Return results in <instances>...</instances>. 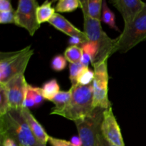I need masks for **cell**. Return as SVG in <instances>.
Here are the masks:
<instances>
[{"instance_id": "2", "label": "cell", "mask_w": 146, "mask_h": 146, "mask_svg": "<svg viewBox=\"0 0 146 146\" xmlns=\"http://www.w3.org/2000/svg\"><path fill=\"white\" fill-rule=\"evenodd\" d=\"M71 97L66 106L61 111L51 113V115H58L74 121L89 115L94 109V90L92 84L81 86L76 84L70 88Z\"/></svg>"}, {"instance_id": "5", "label": "cell", "mask_w": 146, "mask_h": 146, "mask_svg": "<svg viewBox=\"0 0 146 146\" xmlns=\"http://www.w3.org/2000/svg\"><path fill=\"white\" fill-rule=\"evenodd\" d=\"M146 39V3L131 24L124 26L123 31L115 38L114 53H126Z\"/></svg>"}, {"instance_id": "17", "label": "cell", "mask_w": 146, "mask_h": 146, "mask_svg": "<svg viewBox=\"0 0 146 146\" xmlns=\"http://www.w3.org/2000/svg\"><path fill=\"white\" fill-rule=\"evenodd\" d=\"M41 91L44 99L51 101L54 97L59 93L60 87L56 80L54 78L46 82L43 85Z\"/></svg>"}, {"instance_id": "24", "label": "cell", "mask_w": 146, "mask_h": 146, "mask_svg": "<svg viewBox=\"0 0 146 146\" xmlns=\"http://www.w3.org/2000/svg\"><path fill=\"white\" fill-rule=\"evenodd\" d=\"M81 48L83 50L84 54H87L91 59V64H94L97 56L98 55V48L94 43L91 41H87L85 44L81 46Z\"/></svg>"}, {"instance_id": "9", "label": "cell", "mask_w": 146, "mask_h": 146, "mask_svg": "<svg viewBox=\"0 0 146 146\" xmlns=\"http://www.w3.org/2000/svg\"><path fill=\"white\" fill-rule=\"evenodd\" d=\"M4 85L7 88L10 109L22 108L28 86L24 76H17Z\"/></svg>"}, {"instance_id": "15", "label": "cell", "mask_w": 146, "mask_h": 146, "mask_svg": "<svg viewBox=\"0 0 146 146\" xmlns=\"http://www.w3.org/2000/svg\"><path fill=\"white\" fill-rule=\"evenodd\" d=\"M41 88L34 87L28 84L26 94L24 107L29 109L30 108H36L41 105L44 101Z\"/></svg>"}, {"instance_id": "8", "label": "cell", "mask_w": 146, "mask_h": 146, "mask_svg": "<svg viewBox=\"0 0 146 146\" xmlns=\"http://www.w3.org/2000/svg\"><path fill=\"white\" fill-rule=\"evenodd\" d=\"M38 7L35 0H19L15 11V24L25 29L31 36L41 27L37 19Z\"/></svg>"}, {"instance_id": "20", "label": "cell", "mask_w": 146, "mask_h": 146, "mask_svg": "<svg viewBox=\"0 0 146 146\" xmlns=\"http://www.w3.org/2000/svg\"><path fill=\"white\" fill-rule=\"evenodd\" d=\"M83 50L78 46H70L64 52V57L70 64H78L81 61Z\"/></svg>"}, {"instance_id": "31", "label": "cell", "mask_w": 146, "mask_h": 146, "mask_svg": "<svg viewBox=\"0 0 146 146\" xmlns=\"http://www.w3.org/2000/svg\"><path fill=\"white\" fill-rule=\"evenodd\" d=\"M97 143H98V146H115L108 142V141H106L101 133L98 135Z\"/></svg>"}, {"instance_id": "21", "label": "cell", "mask_w": 146, "mask_h": 146, "mask_svg": "<svg viewBox=\"0 0 146 146\" xmlns=\"http://www.w3.org/2000/svg\"><path fill=\"white\" fill-rule=\"evenodd\" d=\"M80 7L81 3L78 0H59L55 7L57 12L66 13L72 12Z\"/></svg>"}, {"instance_id": "22", "label": "cell", "mask_w": 146, "mask_h": 146, "mask_svg": "<svg viewBox=\"0 0 146 146\" xmlns=\"http://www.w3.org/2000/svg\"><path fill=\"white\" fill-rule=\"evenodd\" d=\"M10 110L9 101L6 86L0 84V117L5 115Z\"/></svg>"}, {"instance_id": "11", "label": "cell", "mask_w": 146, "mask_h": 146, "mask_svg": "<svg viewBox=\"0 0 146 146\" xmlns=\"http://www.w3.org/2000/svg\"><path fill=\"white\" fill-rule=\"evenodd\" d=\"M111 3L121 14L125 26L134 21L145 4L141 0H113Z\"/></svg>"}, {"instance_id": "1", "label": "cell", "mask_w": 146, "mask_h": 146, "mask_svg": "<svg viewBox=\"0 0 146 146\" xmlns=\"http://www.w3.org/2000/svg\"><path fill=\"white\" fill-rule=\"evenodd\" d=\"M0 135L11 137L19 146H46L36 138L20 109H10L0 117Z\"/></svg>"}, {"instance_id": "16", "label": "cell", "mask_w": 146, "mask_h": 146, "mask_svg": "<svg viewBox=\"0 0 146 146\" xmlns=\"http://www.w3.org/2000/svg\"><path fill=\"white\" fill-rule=\"evenodd\" d=\"M53 1H46L37 9V19L40 24L48 22L56 14L55 8L51 7Z\"/></svg>"}, {"instance_id": "10", "label": "cell", "mask_w": 146, "mask_h": 146, "mask_svg": "<svg viewBox=\"0 0 146 146\" xmlns=\"http://www.w3.org/2000/svg\"><path fill=\"white\" fill-rule=\"evenodd\" d=\"M101 131L104 138L111 144L115 146H125L121 128L117 123L112 108H108L104 111Z\"/></svg>"}, {"instance_id": "3", "label": "cell", "mask_w": 146, "mask_h": 146, "mask_svg": "<svg viewBox=\"0 0 146 146\" xmlns=\"http://www.w3.org/2000/svg\"><path fill=\"white\" fill-rule=\"evenodd\" d=\"M34 52L31 46H27L17 51L1 52L0 84H6L14 77L24 75Z\"/></svg>"}, {"instance_id": "26", "label": "cell", "mask_w": 146, "mask_h": 146, "mask_svg": "<svg viewBox=\"0 0 146 146\" xmlns=\"http://www.w3.org/2000/svg\"><path fill=\"white\" fill-rule=\"evenodd\" d=\"M67 60L62 55L55 56L53 58L51 63V66L52 69L55 71H61L66 67Z\"/></svg>"}, {"instance_id": "23", "label": "cell", "mask_w": 146, "mask_h": 146, "mask_svg": "<svg viewBox=\"0 0 146 146\" xmlns=\"http://www.w3.org/2000/svg\"><path fill=\"white\" fill-rule=\"evenodd\" d=\"M94 79V71H91L88 66L84 67L78 76L77 84L81 86L91 85Z\"/></svg>"}, {"instance_id": "29", "label": "cell", "mask_w": 146, "mask_h": 146, "mask_svg": "<svg viewBox=\"0 0 146 146\" xmlns=\"http://www.w3.org/2000/svg\"><path fill=\"white\" fill-rule=\"evenodd\" d=\"M48 142L51 146H74L69 141H65V140L58 139V138H54L50 136Z\"/></svg>"}, {"instance_id": "18", "label": "cell", "mask_w": 146, "mask_h": 146, "mask_svg": "<svg viewBox=\"0 0 146 146\" xmlns=\"http://www.w3.org/2000/svg\"><path fill=\"white\" fill-rule=\"evenodd\" d=\"M71 97V91H59L58 94L54 97V99L51 101V102L54 103V106L53 110L51 113L57 112V111H61L64 109L67 104L69 102L70 99Z\"/></svg>"}, {"instance_id": "25", "label": "cell", "mask_w": 146, "mask_h": 146, "mask_svg": "<svg viewBox=\"0 0 146 146\" xmlns=\"http://www.w3.org/2000/svg\"><path fill=\"white\" fill-rule=\"evenodd\" d=\"M84 66L81 63H78V64H70V75L69 78L71 81L72 86L76 85L77 80H78V76L80 75L82 70L84 69Z\"/></svg>"}, {"instance_id": "14", "label": "cell", "mask_w": 146, "mask_h": 146, "mask_svg": "<svg viewBox=\"0 0 146 146\" xmlns=\"http://www.w3.org/2000/svg\"><path fill=\"white\" fill-rule=\"evenodd\" d=\"M80 3L83 14H86L94 19L101 21L103 6L102 0H86L80 1Z\"/></svg>"}, {"instance_id": "7", "label": "cell", "mask_w": 146, "mask_h": 146, "mask_svg": "<svg viewBox=\"0 0 146 146\" xmlns=\"http://www.w3.org/2000/svg\"><path fill=\"white\" fill-rule=\"evenodd\" d=\"M94 79L92 83L94 90V108L108 109L111 108V103L108 99V61L94 66Z\"/></svg>"}, {"instance_id": "28", "label": "cell", "mask_w": 146, "mask_h": 146, "mask_svg": "<svg viewBox=\"0 0 146 146\" xmlns=\"http://www.w3.org/2000/svg\"><path fill=\"white\" fill-rule=\"evenodd\" d=\"M1 146H19L17 141L6 135H0Z\"/></svg>"}, {"instance_id": "19", "label": "cell", "mask_w": 146, "mask_h": 146, "mask_svg": "<svg viewBox=\"0 0 146 146\" xmlns=\"http://www.w3.org/2000/svg\"><path fill=\"white\" fill-rule=\"evenodd\" d=\"M103 22L108 25L110 28L115 31H119L118 27L115 23V17L114 13L111 11V9L108 7L106 1H103L102 14H101V20Z\"/></svg>"}, {"instance_id": "32", "label": "cell", "mask_w": 146, "mask_h": 146, "mask_svg": "<svg viewBox=\"0 0 146 146\" xmlns=\"http://www.w3.org/2000/svg\"><path fill=\"white\" fill-rule=\"evenodd\" d=\"M70 142L73 144L74 146H82V141H81V138L79 136H74L71 138Z\"/></svg>"}, {"instance_id": "27", "label": "cell", "mask_w": 146, "mask_h": 146, "mask_svg": "<svg viewBox=\"0 0 146 146\" xmlns=\"http://www.w3.org/2000/svg\"><path fill=\"white\" fill-rule=\"evenodd\" d=\"M0 23L2 24H15V11L12 10L7 12H0Z\"/></svg>"}, {"instance_id": "6", "label": "cell", "mask_w": 146, "mask_h": 146, "mask_svg": "<svg viewBox=\"0 0 146 146\" xmlns=\"http://www.w3.org/2000/svg\"><path fill=\"white\" fill-rule=\"evenodd\" d=\"M106 109L95 108L87 116L74 121L82 146H98L97 138L101 133V128Z\"/></svg>"}, {"instance_id": "13", "label": "cell", "mask_w": 146, "mask_h": 146, "mask_svg": "<svg viewBox=\"0 0 146 146\" xmlns=\"http://www.w3.org/2000/svg\"><path fill=\"white\" fill-rule=\"evenodd\" d=\"M20 111H21V115H23L25 121H27L30 130L32 132V133L34 134V136L36 137V138L40 143L46 145V143L48 142L50 136L46 132L42 125L37 121V120L32 115V113H31L29 108L23 107L22 108L20 109Z\"/></svg>"}, {"instance_id": "12", "label": "cell", "mask_w": 146, "mask_h": 146, "mask_svg": "<svg viewBox=\"0 0 146 146\" xmlns=\"http://www.w3.org/2000/svg\"><path fill=\"white\" fill-rule=\"evenodd\" d=\"M51 25L55 27L57 30L71 37H78L86 42L88 41L86 35L84 31H81L76 27H74L69 21L66 19L58 13H56L51 19L48 21Z\"/></svg>"}, {"instance_id": "30", "label": "cell", "mask_w": 146, "mask_h": 146, "mask_svg": "<svg viewBox=\"0 0 146 146\" xmlns=\"http://www.w3.org/2000/svg\"><path fill=\"white\" fill-rule=\"evenodd\" d=\"M13 8L11 2L8 0H0V12H7L12 11Z\"/></svg>"}, {"instance_id": "4", "label": "cell", "mask_w": 146, "mask_h": 146, "mask_svg": "<svg viewBox=\"0 0 146 146\" xmlns=\"http://www.w3.org/2000/svg\"><path fill=\"white\" fill-rule=\"evenodd\" d=\"M84 29L89 41L94 43L98 48V55L93 66L108 61L114 54L115 38H110L101 27V21L84 14Z\"/></svg>"}]
</instances>
